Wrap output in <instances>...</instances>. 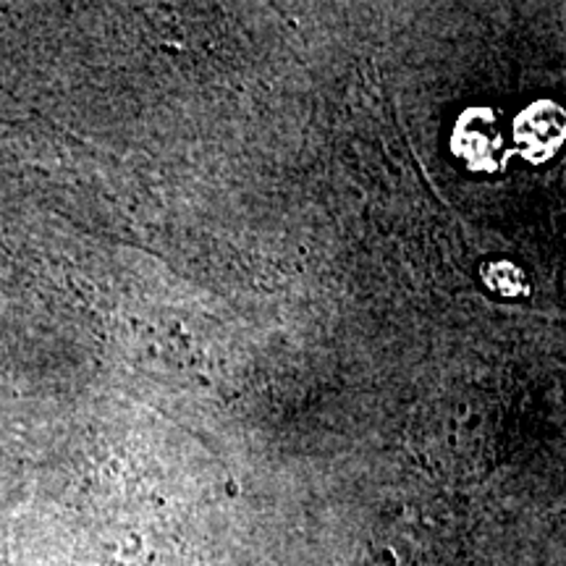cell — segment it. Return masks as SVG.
Returning <instances> with one entry per match:
<instances>
[{
  "label": "cell",
  "mask_w": 566,
  "mask_h": 566,
  "mask_svg": "<svg viewBox=\"0 0 566 566\" xmlns=\"http://www.w3.org/2000/svg\"><path fill=\"white\" fill-rule=\"evenodd\" d=\"M0 566H13L11 558V537H9V525L0 520Z\"/></svg>",
  "instance_id": "1"
}]
</instances>
